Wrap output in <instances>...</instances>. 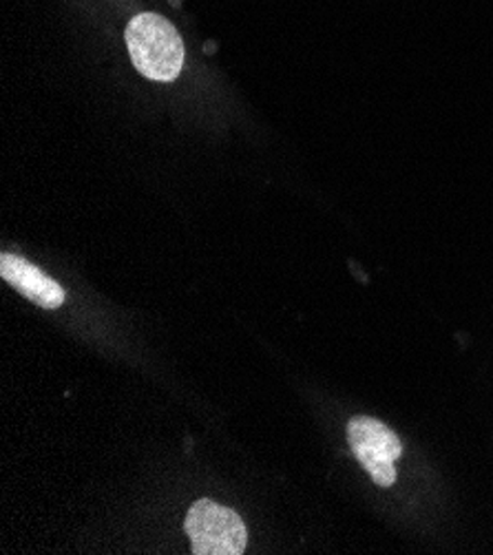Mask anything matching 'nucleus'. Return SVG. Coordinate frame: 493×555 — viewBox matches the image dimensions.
Here are the masks:
<instances>
[{"label":"nucleus","mask_w":493,"mask_h":555,"mask_svg":"<svg viewBox=\"0 0 493 555\" xmlns=\"http://www.w3.org/2000/svg\"><path fill=\"white\" fill-rule=\"evenodd\" d=\"M133 67L148 80L171 82L184 65V42L178 29L157 14H140L127 27Z\"/></svg>","instance_id":"1"},{"label":"nucleus","mask_w":493,"mask_h":555,"mask_svg":"<svg viewBox=\"0 0 493 555\" xmlns=\"http://www.w3.org/2000/svg\"><path fill=\"white\" fill-rule=\"evenodd\" d=\"M350 448L361 467L378 487H392L397 480L394 463L403 454L399 436L372 416H354L348 423Z\"/></svg>","instance_id":"3"},{"label":"nucleus","mask_w":493,"mask_h":555,"mask_svg":"<svg viewBox=\"0 0 493 555\" xmlns=\"http://www.w3.org/2000/svg\"><path fill=\"white\" fill-rule=\"evenodd\" d=\"M0 276L8 284H12L23 297L44 310H56L65 304L63 286L18 255L3 253V257H0Z\"/></svg>","instance_id":"4"},{"label":"nucleus","mask_w":493,"mask_h":555,"mask_svg":"<svg viewBox=\"0 0 493 555\" xmlns=\"http://www.w3.org/2000/svg\"><path fill=\"white\" fill-rule=\"evenodd\" d=\"M195 555H242L248 533L242 518L208 498L197 501L184 522Z\"/></svg>","instance_id":"2"}]
</instances>
